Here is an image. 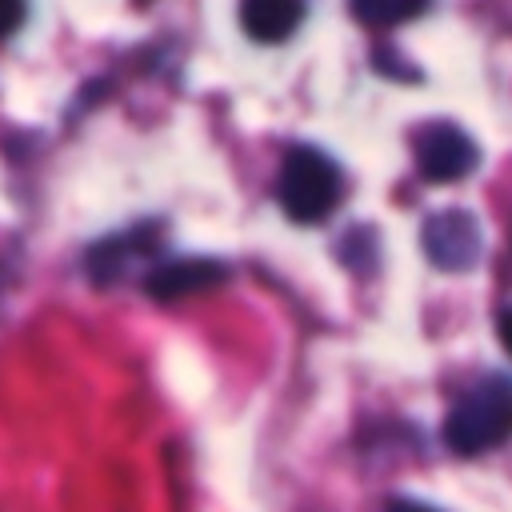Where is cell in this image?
<instances>
[{
	"label": "cell",
	"instance_id": "cell-9",
	"mask_svg": "<svg viewBox=\"0 0 512 512\" xmlns=\"http://www.w3.org/2000/svg\"><path fill=\"white\" fill-rule=\"evenodd\" d=\"M496 336H500V344H504V352L512 356V308H504V312L496 316Z\"/></svg>",
	"mask_w": 512,
	"mask_h": 512
},
{
	"label": "cell",
	"instance_id": "cell-8",
	"mask_svg": "<svg viewBox=\"0 0 512 512\" xmlns=\"http://www.w3.org/2000/svg\"><path fill=\"white\" fill-rule=\"evenodd\" d=\"M432 0H348L352 16L368 28H396L412 16H420Z\"/></svg>",
	"mask_w": 512,
	"mask_h": 512
},
{
	"label": "cell",
	"instance_id": "cell-6",
	"mask_svg": "<svg viewBox=\"0 0 512 512\" xmlns=\"http://www.w3.org/2000/svg\"><path fill=\"white\" fill-rule=\"evenodd\" d=\"M308 12V0H240V28L256 44L288 40Z\"/></svg>",
	"mask_w": 512,
	"mask_h": 512
},
{
	"label": "cell",
	"instance_id": "cell-1",
	"mask_svg": "<svg viewBox=\"0 0 512 512\" xmlns=\"http://www.w3.org/2000/svg\"><path fill=\"white\" fill-rule=\"evenodd\" d=\"M344 196L340 164L316 144H292L276 172V204L292 224H320Z\"/></svg>",
	"mask_w": 512,
	"mask_h": 512
},
{
	"label": "cell",
	"instance_id": "cell-7",
	"mask_svg": "<svg viewBox=\"0 0 512 512\" xmlns=\"http://www.w3.org/2000/svg\"><path fill=\"white\" fill-rule=\"evenodd\" d=\"M152 236V228H132V232H120V236H108L100 244H92L84 252V272L92 284H112L124 276V264L144 252V240Z\"/></svg>",
	"mask_w": 512,
	"mask_h": 512
},
{
	"label": "cell",
	"instance_id": "cell-5",
	"mask_svg": "<svg viewBox=\"0 0 512 512\" xmlns=\"http://www.w3.org/2000/svg\"><path fill=\"white\" fill-rule=\"evenodd\" d=\"M220 280H228V264L212 256H180V260H160L144 272V292L152 300H184L192 292H208Z\"/></svg>",
	"mask_w": 512,
	"mask_h": 512
},
{
	"label": "cell",
	"instance_id": "cell-10",
	"mask_svg": "<svg viewBox=\"0 0 512 512\" xmlns=\"http://www.w3.org/2000/svg\"><path fill=\"white\" fill-rule=\"evenodd\" d=\"M24 16H28V0H12V20H8V36H16L24 28Z\"/></svg>",
	"mask_w": 512,
	"mask_h": 512
},
{
	"label": "cell",
	"instance_id": "cell-11",
	"mask_svg": "<svg viewBox=\"0 0 512 512\" xmlns=\"http://www.w3.org/2000/svg\"><path fill=\"white\" fill-rule=\"evenodd\" d=\"M388 512H436L432 504H420V500H404V496H396L392 504H388Z\"/></svg>",
	"mask_w": 512,
	"mask_h": 512
},
{
	"label": "cell",
	"instance_id": "cell-2",
	"mask_svg": "<svg viewBox=\"0 0 512 512\" xmlns=\"http://www.w3.org/2000/svg\"><path fill=\"white\" fill-rule=\"evenodd\" d=\"M512 440V380L492 372L476 380L444 420V444L456 456H480Z\"/></svg>",
	"mask_w": 512,
	"mask_h": 512
},
{
	"label": "cell",
	"instance_id": "cell-4",
	"mask_svg": "<svg viewBox=\"0 0 512 512\" xmlns=\"http://www.w3.org/2000/svg\"><path fill=\"white\" fill-rule=\"evenodd\" d=\"M412 156H416V168H420V176L428 184H456V180L472 176L476 164H480L476 140L452 120L424 124L412 136Z\"/></svg>",
	"mask_w": 512,
	"mask_h": 512
},
{
	"label": "cell",
	"instance_id": "cell-3",
	"mask_svg": "<svg viewBox=\"0 0 512 512\" xmlns=\"http://www.w3.org/2000/svg\"><path fill=\"white\" fill-rule=\"evenodd\" d=\"M424 256L440 272H472L484 260V224L468 208H440L420 228Z\"/></svg>",
	"mask_w": 512,
	"mask_h": 512
}]
</instances>
